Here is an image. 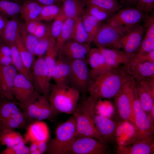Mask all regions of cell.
Instances as JSON below:
<instances>
[{"label":"cell","instance_id":"15","mask_svg":"<svg viewBox=\"0 0 154 154\" xmlns=\"http://www.w3.org/2000/svg\"><path fill=\"white\" fill-rule=\"evenodd\" d=\"M135 86L141 106L149 115L154 106V78L135 82Z\"/></svg>","mask_w":154,"mask_h":154},{"label":"cell","instance_id":"1","mask_svg":"<svg viewBox=\"0 0 154 154\" xmlns=\"http://www.w3.org/2000/svg\"><path fill=\"white\" fill-rule=\"evenodd\" d=\"M131 78L124 70L109 69L92 78L88 97L96 103L101 100L114 98Z\"/></svg>","mask_w":154,"mask_h":154},{"label":"cell","instance_id":"21","mask_svg":"<svg viewBox=\"0 0 154 154\" xmlns=\"http://www.w3.org/2000/svg\"><path fill=\"white\" fill-rule=\"evenodd\" d=\"M154 153L153 141L138 139L129 143L117 145L118 154H152Z\"/></svg>","mask_w":154,"mask_h":154},{"label":"cell","instance_id":"10","mask_svg":"<svg viewBox=\"0 0 154 154\" xmlns=\"http://www.w3.org/2000/svg\"><path fill=\"white\" fill-rule=\"evenodd\" d=\"M146 15L135 7H127L114 13L105 23L116 27L131 29L144 21Z\"/></svg>","mask_w":154,"mask_h":154},{"label":"cell","instance_id":"42","mask_svg":"<svg viewBox=\"0 0 154 154\" xmlns=\"http://www.w3.org/2000/svg\"><path fill=\"white\" fill-rule=\"evenodd\" d=\"M56 40L53 39L43 57L48 69L50 77L52 70L56 62L58 56V52L55 48Z\"/></svg>","mask_w":154,"mask_h":154},{"label":"cell","instance_id":"61","mask_svg":"<svg viewBox=\"0 0 154 154\" xmlns=\"http://www.w3.org/2000/svg\"><path fill=\"white\" fill-rule=\"evenodd\" d=\"M0 41H1V39H0ZM1 44H0V45Z\"/></svg>","mask_w":154,"mask_h":154},{"label":"cell","instance_id":"7","mask_svg":"<svg viewBox=\"0 0 154 154\" xmlns=\"http://www.w3.org/2000/svg\"><path fill=\"white\" fill-rule=\"evenodd\" d=\"M135 82L131 78L114 98L119 116L123 120L129 121L134 125L132 88Z\"/></svg>","mask_w":154,"mask_h":154},{"label":"cell","instance_id":"27","mask_svg":"<svg viewBox=\"0 0 154 154\" xmlns=\"http://www.w3.org/2000/svg\"><path fill=\"white\" fill-rule=\"evenodd\" d=\"M62 11L67 18L75 19L85 12V5L82 0H62Z\"/></svg>","mask_w":154,"mask_h":154},{"label":"cell","instance_id":"57","mask_svg":"<svg viewBox=\"0 0 154 154\" xmlns=\"http://www.w3.org/2000/svg\"><path fill=\"white\" fill-rule=\"evenodd\" d=\"M121 3H122L127 7H133L135 6L137 3V0H119Z\"/></svg>","mask_w":154,"mask_h":154},{"label":"cell","instance_id":"26","mask_svg":"<svg viewBox=\"0 0 154 154\" xmlns=\"http://www.w3.org/2000/svg\"><path fill=\"white\" fill-rule=\"evenodd\" d=\"M41 95L36 91L28 101L24 104L19 105L21 111L29 121L36 120L40 107Z\"/></svg>","mask_w":154,"mask_h":154},{"label":"cell","instance_id":"24","mask_svg":"<svg viewBox=\"0 0 154 154\" xmlns=\"http://www.w3.org/2000/svg\"><path fill=\"white\" fill-rule=\"evenodd\" d=\"M98 48L108 65L111 68H118L122 64H126L131 56L119 49L108 48Z\"/></svg>","mask_w":154,"mask_h":154},{"label":"cell","instance_id":"12","mask_svg":"<svg viewBox=\"0 0 154 154\" xmlns=\"http://www.w3.org/2000/svg\"><path fill=\"white\" fill-rule=\"evenodd\" d=\"M124 70L136 82L154 78V62L138 59L133 56Z\"/></svg>","mask_w":154,"mask_h":154},{"label":"cell","instance_id":"9","mask_svg":"<svg viewBox=\"0 0 154 154\" xmlns=\"http://www.w3.org/2000/svg\"><path fill=\"white\" fill-rule=\"evenodd\" d=\"M131 29L116 27L106 23L101 24L92 43L97 48L118 49V43L121 37Z\"/></svg>","mask_w":154,"mask_h":154},{"label":"cell","instance_id":"18","mask_svg":"<svg viewBox=\"0 0 154 154\" xmlns=\"http://www.w3.org/2000/svg\"><path fill=\"white\" fill-rule=\"evenodd\" d=\"M90 44H83L72 40H68L62 46L58 54L69 61L87 59Z\"/></svg>","mask_w":154,"mask_h":154},{"label":"cell","instance_id":"23","mask_svg":"<svg viewBox=\"0 0 154 154\" xmlns=\"http://www.w3.org/2000/svg\"><path fill=\"white\" fill-rule=\"evenodd\" d=\"M87 60L90 68L92 78L111 68L108 65L104 57L98 48H90Z\"/></svg>","mask_w":154,"mask_h":154},{"label":"cell","instance_id":"41","mask_svg":"<svg viewBox=\"0 0 154 154\" xmlns=\"http://www.w3.org/2000/svg\"><path fill=\"white\" fill-rule=\"evenodd\" d=\"M62 11V7L58 4L44 6L37 20L50 21L53 20Z\"/></svg>","mask_w":154,"mask_h":154},{"label":"cell","instance_id":"44","mask_svg":"<svg viewBox=\"0 0 154 154\" xmlns=\"http://www.w3.org/2000/svg\"><path fill=\"white\" fill-rule=\"evenodd\" d=\"M66 18L62 9V11L53 20L50 26V33L51 37L55 40L59 35Z\"/></svg>","mask_w":154,"mask_h":154},{"label":"cell","instance_id":"20","mask_svg":"<svg viewBox=\"0 0 154 154\" xmlns=\"http://www.w3.org/2000/svg\"><path fill=\"white\" fill-rule=\"evenodd\" d=\"M23 137L26 143L47 142L50 137L48 126L42 121H35L27 126Z\"/></svg>","mask_w":154,"mask_h":154},{"label":"cell","instance_id":"3","mask_svg":"<svg viewBox=\"0 0 154 154\" xmlns=\"http://www.w3.org/2000/svg\"><path fill=\"white\" fill-rule=\"evenodd\" d=\"M95 104L88 97H82L79 100L73 114L76 122V137H89L102 140L94 121Z\"/></svg>","mask_w":154,"mask_h":154},{"label":"cell","instance_id":"38","mask_svg":"<svg viewBox=\"0 0 154 154\" xmlns=\"http://www.w3.org/2000/svg\"><path fill=\"white\" fill-rule=\"evenodd\" d=\"M86 4L87 5L96 6L112 13L122 8L118 0H86Z\"/></svg>","mask_w":154,"mask_h":154},{"label":"cell","instance_id":"29","mask_svg":"<svg viewBox=\"0 0 154 154\" xmlns=\"http://www.w3.org/2000/svg\"><path fill=\"white\" fill-rule=\"evenodd\" d=\"M11 49L12 65L18 73L26 76L33 82L32 71L26 68L24 65L21 58L15 43L9 46Z\"/></svg>","mask_w":154,"mask_h":154},{"label":"cell","instance_id":"60","mask_svg":"<svg viewBox=\"0 0 154 154\" xmlns=\"http://www.w3.org/2000/svg\"><path fill=\"white\" fill-rule=\"evenodd\" d=\"M14 1H19V0H13Z\"/></svg>","mask_w":154,"mask_h":154},{"label":"cell","instance_id":"16","mask_svg":"<svg viewBox=\"0 0 154 154\" xmlns=\"http://www.w3.org/2000/svg\"><path fill=\"white\" fill-rule=\"evenodd\" d=\"M94 120L100 139L109 144L116 143V131L117 123L109 117L95 113Z\"/></svg>","mask_w":154,"mask_h":154},{"label":"cell","instance_id":"39","mask_svg":"<svg viewBox=\"0 0 154 154\" xmlns=\"http://www.w3.org/2000/svg\"><path fill=\"white\" fill-rule=\"evenodd\" d=\"M15 44L24 65L27 69L31 70L35 61V56L25 47L22 41L20 34L16 39Z\"/></svg>","mask_w":154,"mask_h":154},{"label":"cell","instance_id":"30","mask_svg":"<svg viewBox=\"0 0 154 154\" xmlns=\"http://www.w3.org/2000/svg\"><path fill=\"white\" fill-rule=\"evenodd\" d=\"M13 100L0 95V122L7 119L21 110Z\"/></svg>","mask_w":154,"mask_h":154},{"label":"cell","instance_id":"14","mask_svg":"<svg viewBox=\"0 0 154 154\" xmlns=\"http://www.w3.org/2000/svg\"><path fill=\"white\" fill-rule=\"evenodd\" d=\"M35 91L33 82L23 74L18 73L14 81L13 93L14 98L19 105L28 101Z\"/></svg>","mask_w":154,"mask_h":154},{"label":"cell","instance_id":"6","mask_svg":"<svg viewBox=\"0 0 154 154\" xmlns=\"http://www.w3.org/2000/svg\"><path fill=\"white\" fill-rule=\"evenodd\" d=\"M133 107L134 125L143 138L153 141V124L142 108L137 93L135 82L132 88Z\"/></svg>","mask_w":154,"mask_h":154},{"label":"cell","instance_id":"11","mask_svg":"<svg viewBox=\"0 0 154 154\" xmlns=\"http://www.w3.org/2000/svg\"><path fill=\"white\" fill-rule=\"evenodd\" d=\"M32 67L33 83L35 91L48 98L50 92L51 79L43 56L38 57Z\"/></svg>","mask_w":154,"mask_h":154},{"label":"cell","instance_id":"50","mask_svg":"<svg viewBox=\"0 0 154 154\" xmlns=\"http://www.w3.org/2000/svg\"><path fill=\"white\" fill-rule=\"evenodd\" d=\"M153 50H154V39L143 37L141 44L135 54H143Z\"/></svg>","mask_w":154,"mask_h":154},{"label":"cell","instance_id":"40","mask_svg":"<svg viewBox=\"0 0 154 154\" xmlns=\"http://www.w3.org/2000/svg\"><path fill=\"white\" fill-rule=\"evenodd\" d=\"M20 34L23 43L25 47L35 56L34 50L39 39L27 31L25 28L24 23H21Z\"/></svg>","mask_w":154,"mask_h":154},{"label":"cell","instance_id":"32","mask_svg":"<svg viewBox=\"0 0 154 154\" xmlns=\"http://www.w3.org/2000/svg\"><path fill=\"white\" fill-rule=\"evenodd\" d=\"M81 17L88 35L89 43L91 44L100 29L101 23L94 17L85 12Z\"/></svg>","mask_w":154,"mask_h":154},{"label":"cell","instance_id":"35","mask_svg":"<svg viewBox=\"0 0 154 154\" xmlns=\"http://www.w3.org/2000/svg\"><path fill=\"white\" fill-rule=\"evenodd\" d=\"M0 142L1 144L7 147L13 146L22 142H25L24 137L19 132L15 130L1 129Z\"/></svg>","mask_w":154,"mask_h":154},{"label":"cell","instance_id":"52","mask_svg":"<svg viewBox=\"0 0 154 154\" xmlns=\"http://www.w3.org/2000/svg\"><path fill=\"white\" fill-rule=\"evenodd\" d=\"M133 56L141 60L154 62V50L143 54H135Z\"/></svg>","mask_w":154,"mask_h":154},{"label":"cell","instance_id":"25","mask_svg":"<svg viewBox=\"0 0 154 154\" xmlns=\"http://www.w3.org/2000/svg\"><path fill=\"white\" fill-rule=\"evenodd\" d=\"M21 24L17 18L8 20L0 36L3 43L9 46L15 43L20 34Z\"/></svg>","mask_w":154,"mask_h":154},{"label":"cell","instance_id":"13","mask_svg":"<svg viewBox=\"0 0 154 154\" xmlns=\"http://www.w3.org/2000/svg\"><path fill=\"white\" fill-rule=\"evenodd\" d=\"M145 32L143 25H138L126 32L121 37L118 49L131 56L133 55L139 48Z\"/></svg>","mask_w":154,"mask_h":154},{"label":"cell","instance_id":"51","mask_svg":"<svg viewBox=\"0 0 154 154\" xmlns=\"http://www.w3.org/2000/svg\"><path fill=\"white\" fill-rule=\"evenodd\" d=\"M33 35L38 39L45 37L51 36L50 26L40 21Z\"/></svg>","mask_w":154,"mask_h":154},{"label":"cell","instance_id":"48","mask_svg":"<svg viewBox=\"0 0 154 154\" xmlns=\"http://www.w3.org/2000/svg\"><path fill=\"white\" fill-rule=\"evenodd\" d=\"M143 25L145 28L144 37L154 39V15H146Z\"/></svg>","mask_w":154,"mask_h":154},{"label":"cell","instance_id":"2","mask_svg":"<svg viewBox=\"0 0 154 154\" xmlns=\"http://www.w3.org/2000/svg\"><path fill=\"white\" fill-rule=\"evenodd\" d=\"M80 94L68 85L51 84L48 98L57 114H73L80 99Z\"/></svg>","mask_w":154,"mask_h":154},{"label":"cell","instance_id":"36","mask_svg":"<svg viewBox=\"0 0 154 154\" xmlns=\"http://www.w3.org/2000/svg\"><path fill=\"white\" fill-rule=\"evenodd\" d=\"M40 101V109L36 120L54 121L58 114L53 110L48 98L41 95Z\"/></svg>","mask_w":154,"mask_h":154},{"label":"cell","instance_id":"5","mask_svg":"<svg viewBox=\"0 0 154 154\" xmlns=\"http://www.w3.org/2000/svg\"><path fill=\"white\" fill-rule=\"evenodd\" d=\"M70 64L68 84L78 91L82 97H86L92 79L87 59L72 60Z\"/></svg>","mask_w":154,"mask_h":154},{"label":"cell","instance_id":"17","mask_svg":"<svg viewBox=\"0 0 154 154\" xmlns=\"http://www.w3.org/2000/svg\"><path fill=\"white\" fill-rule=\"evenodd\" d=\"M18 73L12 65L6 66L0 64V94L10 100L14 99L13 88Z\"/></svg>","mask_w":154,"mask_h":154},{"label":"cell","instance_id":"19","mask_svg":"<svg viewBox=\"0 0 154 154\" xmlns=\"http://www.w3.org/2000/svg\"><path fill=\"white\" fill-rule=\"evenodd\" d=\"M116 138L117 145H125L138 139L146 140L142 137L134 125L123 120L117 123Z\"/></svg>","mask_w":154,"mask_h":154},{"label":"cell","instance_id":"34","mask_svg":"<svg viewBox=\"0 0 154 154\" xmlns=\"http://www.w3.org/2000/svg\"><path fill=\"white\" fill-rule=\"evenodd\" d=\"M70 39L83 44L89 43L88 37L83 24L81 16L75 19Z\"/></svg>","mask_w":154,"mask_h":154},{"label":"cell","instance_id":"59","mask_svg":"<svg viewBox=\"0 0 154 154\" xmlns=\"http://www.w3.org/2000/svg\"><path fill=\"white\" fill-rule=\"evenodd\" d=\"M1 125L0 123V136L1 133Z\"/></svg>","mask_w":154,"mask_h":154},{"label":"cell","instance_id":"28","mask_svg":"<svg viewBox=\"0 0 154 154\" xmlns=\"http://www.w3.org/2000/svg\"><path fill=\"white\" fill-rule=\"evenodd\" d=\"M44 6L36 1L24 2L21 5L20 14L25 22L37 20Z\"/></svg>","mask_w":154,"mask_h":154},{"label":"cell","instance_id":"56","mask_svg":"<svg viewBox=\"0 0 154 154\" xmlns=\"http://www.w3.org/2000/svg\"><path fill=\"white\" fill-rule=\"evenodd\" d=\"M8 20L7 18L0 13V36Z\"/></svg>","mask_w":154,"mask_h":154},{"label":"cell","instance_id":"8","mask_svg":"<svg viewBox=\"0 0 154 154\" xmlns=\"http://www.w3.org/2000/svg\"><path fill=\"white\" fill-rule=\"evenodd\" d=\"M109 144L94 137H76L67 154H108L110 151Z\"/></svg>","mask_w":154,"mask_h":154},{"label":"cell","instance_id":"45","mask_svg":"<svg viewBox=\"0 0 154 154\" xmlns=\"http://www.w3.org/2000/svg\"><path fill=\"white\" fill-rule=\"evenodd\" d=\"M53 39L54 38L50 36L39 39L34 50L35 56H37L38 57H43Z\"/></svg>","mask_w":154,"mask_h":154},{"label":"cell","instance_id":"22","mask_svg":"<svg viewBox=\"0 0 154 154\" xmlns=\"http://www.w3.org/2000/svg\"><path fill=\"white\" fill-rule=\"evenodd\" d=\"M70 72V61L58 54L51 75V79H53L55 84L58 85H69Z\"/></svg>","mask_w":154,"mask_h":154},{"label":"cell","instance_id":"54","mask_svg":"<svg viewBox=\"0 0 154 154\" xmlns=\"http://www.w3.org/2000/svg\"><path fill=\"white\" fill-rule=\"evenodd\" d=\"M39 3L43 5H48L53 4H58L62 0H35Z\"/></svg>","mask_w":154,"mask_h":154},{"label":"cell","instance_id":"37","mask_svg":"<svg viewBox=\"0 0 154 154\" xmlns=\"http://www.w3.org/2000/svg\"><path fill=\"white\" fill-rule=\"evenodd\" d=\"M21 5L15 1L0 0V13L7 18H17L20 14Z\"/></svg>","mask_w":154,"mask_h":154},{"label":"cell","instance_id":"4","mask_svg":"<svg viewBox=\"0 0 154 154\" xmlns=\"http://www.w3.org/2000/svg\"><path fill=\"white\" fill-rule=\"evenodd\" d=\"M76 122L72 114L56 128L55 136L48 143L46 152L49 154H67L76 137Z\"/></svg>","mask_w":154,"mask_h":154},{"label":"cell","instance_id":"33","mask_svg":"<svg viewBox=\"0 0 154 154\" xmlns=\"http://www.w3.org/2000/svg\"><path fill=\"white\" fill-rule=\"evenodd\" d=\"M29 122L21 110L7 119L0 123L1 129L15 130L25 127Z\"/></svg>","mask_w":154,"mask_h":154},{"label":"cell","instance_id":"49","mask_svg":"<svg viewBox=\"0 0 154 154\" xmlns=\"http://www.w3.org/2000/svg\"><path fill=\"white\" fill-rule=\"evenodd\" d=\"M135 7L146 15L153 10L154 0H137Z\"/></svg>","mask_w":154,"mask_h":154},{"label":"cell","instance_id":"43","mask_svg":"<svg viewBox=\"0 0 154 154\" xmlns=\"http://www.w3.org/2000/svg\"><path fill=\"white\" fill-rule=\"evenodd\" d=\"M85 13L94 17L101 23L106 22L114 14L98 7L91 5H87Z\"/></svg>","mask_w":154,"mask_h":154},{"label":"cell","instance_id":"53","mask_svg":"<svg viewBox=\"0 0 154 154\" xmlns=\"http://www.w3.org/2000/svg\"><path fill=\"white\" fill-rule=\"evenodd\" d=\"M40 21L38 20H34L25 22L24 23L25 28L27 31L33 35Z\"/></svg>","mask_w":154,"mask_h":154},{"label":"cell","instance_id":"46","mask_svg":"<svg viewBox=\"0 0 154 154\" xmlns=\"http://www.w3.org/2000/svg\"><path fill=\"white\" fill-rule=\"evenodd\" d=\"M25 142H22L11 147H7L0 152L1 154H29V147Z\"/></svg>","mask_w":154,"mask_h":154},{"label":"cell","instance_id":"47","mask_svg":"<svg viewBox=\"0 0 154 154\" xmlns=\"http://www.w3.org/2000/svg\"><path fill=\"white\" fill-rule=\"evenodd\" d=\"M95 113L99 115L109 117L112 113V108L110 109L109 102L106 101L99 100L96 103L94 108Z\"/></svg>","mask_w":154,"mask_h":154},{"label":"cell","instance_id":"55","mask_svg":"<svg viewBox=\"0 0 154 154\" xmlns=\"http://www.w3.org/2000/svg\"><path fill=\"white\" fill-rule=\"evenodd\" d=\"M38 149L42 154L46 151L47 148V142H40L37 143Z\"/></svg>","mask_w":154,"mask_h":154},{"label":"cell","instance_id":"31","mask_svg":"<svg viewBox=\"0 0 154 154\" xmlns=\"http://www.w3.org/2000/svg\"><path fill=\"white\" fill-rule=\"evenodd\" d=\"M75 19L66 18L65 20L60 33L56 39L55 48L58 53L64 44L70 39Z\"/></svg>","mask_w":154,"mask_h":154},{"label":"cell","instance_id":"58","mask_svg":"<svg viewBox=\"0 0 154 154\" xmlns=\"http://www.w3.org/2000/svg\"><path fill=\"white\" fill-rule=\"evenodd\" d=\"M29 149L30 151L29 154H32L35 152L39 151L38 149L37 143L33 142L31 143V145L30 147H29Z\"/></svg>","mask_w":154,"mask_h":154}]
</instances>
